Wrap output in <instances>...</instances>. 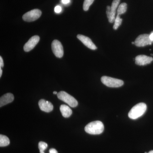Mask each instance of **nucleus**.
Listing matches in <instances>:
<instances>
[{"instance_id": "f257e3e1", "label": "nucleus", "mask_w": 153, "mask_h": 153, "mask_svg": "<svg viewBox=\"0 0 153 153\" xmlns=\"http://www.w3.org/2000/svg\"><path fill=\"white\" fill-rule=\"evenodd\" d=\"M104 126L102 122L100 121L92 122L87 124L85 127V131L91 134H100L102 133Z\"/></svg>"}, {"instance_id": "f03ea898", "label": "nucleus", "mask_w": 153, "mask_h": 153, "mask_svg": "<svg viewBox=\"0 0 153 153\" xmlns=\"http://www.w3.org/2000/svg\"><path fill=\"white\" fill-rule=\"evenodd\" d=\"M146 109V105L143 102L136 105L128 113V117L131 119H137L145 113Z\"/></svg>"}, {"instance_id": "7ed1b4c3", "label": "nucleus", "mask_w": 153, "mask_h": 153, "mask_svg": "<svg viewBox=\"0 0 153 153\" xmlns=\"http://www.w3.org/2000/svg\"><path fill=\"white\" fill-rule=\"evenodd\" d=\"M57 96L59 99L66 102L71 107H75L78 105L77 100L65 91H60L57 93Z\"/></svg>"}, {"instance_id": "20e7f679", "label": "nucleus", "mask_w": 153, "mask_h": 153, "mask_svg": "<svg viewBox=\"0 0 153 153\" xmlns=\"http://www.w3.org/2000/svg\"><path fill=\"white\" fill-rule=\"evenodd\" d=\"M101 82L108 87L117 88L123 85L124 82L121 79H116L108 76H103L101 78Z\"/></svg>"}, {"instance_id": "39448f33", "label": "nucleus", "mask_w": 153, "mask_h": 153, "mask_svg": "<svg viewBox=\"0 0 153 153\" xmlns=\"http://www.w3.org/2000/svg\"><path fill=\"white\" fill-rule=\"evenodd\" d=\"M42 12L38 9H34L24 14L23 19L27 22H32L36 21L41 17Z\"/></svg>"}, {"instance_id": "423d86ee", "label": "nucleus", "mask_w": 153, "mask_h": 153, "mask_svg": "<svg viewBox=\"0 0 153 153\" xmlns=\"http://www.w3.org/2000/svg\"><path fill=\"white\" fill-rule=\"evenodd\" d=\"M151 41L149 34H143L139 36L134 41V44L138 47H143L148 45H151Z\"/></svg>"}, {"instance_id": "0eeeda50", "label": "nucleus", "mask_w": 153, "mask_h": 153, "mask_svg": "<svg viewBox=\"0 0 153 153\" xmlns=\"http://www.w3.org/2000/svg\"><path fill=\"white\" fill-rule=\"evenodd\" d=\"M52 52L55 56L58 58H61L63 55V49L62 44L58 40H54L52 42Z\"/></svg>"}, {"instance_id": "6e6552de", "label": "nucleus", "mask_w": 153, "mask_h": 153, "mask_svg": "<svg viewBox=\"0 0 153 153\" xmlns=\"http://www.w3.org/2000/svg\"><path fill=\"white\" fill-rule=\"evenodd\" d=\"M40 40V37L38 36H33L29 39L27 43L25 44L24 49L26 52H30L34 49L36 45L38 44Z\"/></svg>"}, {"instance_id": "1a4fd4ad", "label": "nucleus", "mask_w": 153, "mask_h": 153, "mask_svg": "<svg viewBox=\"0 0 153 153\" xmlns=\"http://www.w3.org/2000/svg\"><path fill=\"white\" fill-rule=\"evenodd\" d=\"M135 60L137 65L145 66L150 63L153 61V58L145 55H140L136 57Z\"/></svg>"}, {"instance_id": "9d476101", "label": "nucleus", "mask_w": 153, "mask_h": 153, "mask_svg": "<svg viewBox=\"0 0 153 153\" xmlns=\"http://www.w3.org/2000/svg\"><path fill=\"white\" fill-rule=\"evenodd\" d=\"M120 0H114L110 8V12L109 16L107 17L110 23H113L114 22L115 19L116 11L118 7Z\"/></svg>"}, {"instance_id": "9b49d317", "label": "nucleus", "mask_w": 153, "mask_h": 153, "mask_svg": "<svg viewBox=\"0 0 153 153\" xmlns=\"http://www.w3.org/2000/svg\"><path fill=\"white\" fill-rule=\"evenodd\" d=\"M77 38L88 48L92 50H95L97 49V47L88 37L82 35H78L77 36Z\"/></svg>"}, {"instance_id": "f8f14e48", "label": "nucleus", "mask_w": 153, "mask_h": 153, "mask_svg": "<svg viewBox=\"0 0 153 153\" xmlns=\"http://www.w3.org/2000/svg\"><path fill=\"white\" fill-rule=\"evenodd\" d=\"M40 109L46 112H50L53 109V105L50 102L41 99L38 102Z\"/></svg>"}, {"instance_id": "ddd939ff", "label": "nucleus", "mask_w": 153, "mask_h": 153, "mask_svg": "<svg viewBox=\"0 0 153 153\" xmlns=\"http://www.w3.org/2000/svg\"><path fill=\"white\" fill-rule=\"evenodd\" d=\"M14 97L12 93H8L4 94L0 98V106L2 107L10 103L13 101Z\"/></svg>"}, {"instance_id": "4468645a", "label": "nucleus", "mask_w": 153, "mask_h": 153, "mask_svg": "<svg viewBox=\"0 0 153 153\" xmlns=\"http://www.w3.org/2000/svg\"><path fill=\"white\" fill-rule=\"evenodd\" d=\"M60 111L63 117H69L72 113V111L69 107L65 105H62L60 106Z\"/></svg>"}, {"instance_id": "2eb2a0df", "label": "nucleus", "mask_w": 153, "mask_h": 153, "mask_svg": "<svg viewBox=\"0 0 153 153\" xmlns=\"http://www.w3.org/2000/svg\"><path fill=\"white\" fill-rule=\"evenodd\" d=\"M10 141L7 137L4 135H0V146L5 147L8 146Z\"/></svg>"}, {"instance_id": "dca6fc26", "label": "nucleus", "mask_w": 153, "mask_h": 153, "mask_svg": "<svg viewBox=\"0 0 153 153\" xmlns=\"http://www.w3.org/2000/svg\"><path fill=\"white\" fill-rule=\"evenodd\" d=\"M127 8V5L125 3H123L119 6L117 10V15H122L126 13Z\"/></svg>"}, {"instance_id": "f3484780", "label": "nucleus", "mask_w": 153, "mask_h": 153, "mask_svg": "<svg viewBox=\"0 0 153 153\" xmlns=\"http://www.w3.org/2000/svg\"><path fill=\"white\" fill-rule=\"evenodd\" d=\"M114 22V25L113 28L114 30H116L120 26L122 22V19H121L120 15H117Z\"/></svg>"}, {"instance_id": "a211bd4d", "label": "nucleus", "mask_w": 153, "mask_h": 153, "mask_svg": "<svg viewBox=\"0 0 153 153\" xmlns=\"http://www.w3.org/2000/svg\"><path fill=\"white\" fill-rule=\"evenodd\" d=\"M94 0H84L83 4V9L84 11H88L89 7L92 4Z\"/></svg>"}, {"instance_id": "6ab92c4d", "label": "nucleus", "mask_w": 153, "mask_h": 153, "mask_svg": "<svg viewBox=\"0 0 153 153\" xmlns=\"http://www.w3.org/2000/svg\"><path fill=\"white\" fill-rule=\"evenodd\" d=\"M48 145L47 143L41 141L38 143V148L40 151H44L47 149Z\"/></svg>"}, {"instance_id": "aec40b11", "label": "nucleus", "mask_w": 153, "mask_h": 153, "mask_svg": "<svg viewBox=\"0 0 153 153\" xmlns=\"http://www.w3.org/2000/svg\"><path fill=\"white\" fill-rule=\"evenodd\" d=\"M62 11V8L60 6H57L55 8V12L57 13H59Z\"/></svg>"}, {"instance_id": "412c9836", "label": "nucleus", "mask_w": 153, "mask_h": 153, "mask_svg": "<svg viewBox=\"0 0 153 153\" xmlns=\"http://www.w3.org/2000/svg\"><path fill=\"white\" fill-rule=\"evenodd\" d=\"M4 61H3L2 58L1 56L0 57V67H1H1H4Z\"/></svg>"}, {"instance_id": "4be33fe9", "label": "nucleus", "mask_w": 153, "mask_h": 153, "mask_svg": "<svg viewBox=\"0 0 153 153\" xmlns=\"http://www.w3.org/2000/svg\"><path fill=\"white\" fill-rule=\"evenodd\" d=\"M49 153H58V152L55 149H51L49 150Z\"/></svg>"}, {"instance_id": "5701e85b", "label": "nucleus", "mask_w": 153, "mask_h": 153, "mask_svg": "<svg viewBox=\"0 0 153 153\" xmlns=\"http://www.w3.org/2000/svg\"><path fill=\"white\" fill-rule=\"evenodd\" d=\"M70 2V0H62V2L64 4H69Z\"/></svg>"}, {"instance_id": "b1692460", "label": "nucleus", "mask_w": 153, "mask_h": 153, "mask_svg": "<svg viewBox=\"0 0 153 153\" xmlns=\"http://www.w3.org/2000/svg\"><path fill=\"white\" fill-rule=\"evenodd\" d=\"M149 38L151 40V41H152V42L153 43V32H152V33H151L149 35Z\"/></svg>"}, {"instance_id": "393cba45", "label": "nucleus", "mask_w": 153, "mask_h": 153, "mask_svg": "<svg viewBox=\"0 0 153 153\" xmlns=\"http://www.w3.org/2000/svg\"><path fill=\"white\" fill-rule=\"evenodd\" d=\"M2 74V70L1 68H0V77H1Z\"/></svg>"}, {"instance_id": "a878e982", "label": "nucleus", "mask_w": 153, "mask_h": 153, "mask_svg": "<svg viewBox=\"0 0 153 153\" xmlns=\"http://www.w3.org/2000/svg\"><path fill=\"white\" fill-rule=\"evenodd\" d=\"M53 94H57V92L56 91H54V92H53Z\"/></svg>"}, {"instance_id": "bb28decb", "label": "nucleus", "mask_w": 153, "mask_h": 153, "mask_svg": "<svg viewBox=\"0 0 153 153\" xmlns=\"http://www.w3.org/2000/svg\"><path fill=\"white\" fill-rule=\"evenodd\" d=\"M145 153H153V150L150 151L149 153L145 152Z\"/></svg>"}, {"instance_id": "cd10ccee", "label": "nucleus", "mask_w": 153, "mask_h": 153, "mask_svg": "<svg viewBox=\"0 0 153 153\" xmlns=\"http://www.w3.org/2000/svg\"><path fill=\"white\" fill-rule=\"evenodd\" d=\"M40 153H45L44 152V151H40Z\"/></svg>"}, {"instance_id": "c85d7f7f", "label": "nucleus", "mask_w": 153, "mask_h": 153, "mask_svg": "<svg viewBox=\"0 0 153 153\" xmlns=\"http://www.w3.org/2000/svg\"><path fill=\"white\" fill-rule=\"evenodd\" d=\"M132 44H134V42H132Z\"/></svg>"}]
</instances>
